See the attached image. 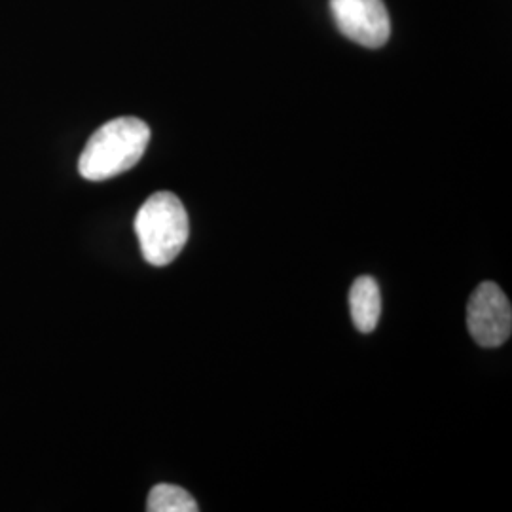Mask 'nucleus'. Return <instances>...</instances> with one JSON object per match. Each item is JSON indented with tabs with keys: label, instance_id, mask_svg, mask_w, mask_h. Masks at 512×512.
I'll return each instance as SVG.
<instances>
[{
	"label": "nucleus",
	"instance_id": "nucleus-3",
	"mask_svg": "<svg viewBox=\"0 0 512 512\" xmlns=\"http://www.w3.org/2000/svg\"><path fill=\"white\" fill-rule=\"evenodd\" d=\"M467 327L473 340L482 348H499L511 338V302L499 285L484 281L471 294L467 306Z\"/></svg>",
	"mask_w": 512,
	"mask_h": 512
},
{
	"label": "nucleus",
	"instance_id": "nucleus-2",
	"mask_svg": "<svg viewBox=\"0 0 512 512\" xmlns=\"http://www.w3.org/2000/svg\"><path fill=\"white\" fill-rule=\"evenodd\" d=\"M135 234L148 264H171L181 255L190 236L188 213L183 202L173 192L152 194L137 211Z\"/></svg>",
	"mask_w": 512,
	"mask_h": 512
},
{
	"label": "nucleus",
	"instance_id": "nucleus-6",
	"mask_svg": "<svg viewBox=\"0 0 512 512\" xmlns=\"http://www.w3.org/2000/svg\"><path fill=\"white\" fill-rule=\"evenodd\" d=\"M148 512H196L200 511L196 499L183 488L173 484H158L150 490Z\"/></svg>",
	"mask_w": 512,
	"mask_h": 512
},
{
	"label": "nucleus",
	"instance_id": "nucleus-4",
	"mask_svg": "<svg viewBox=\"0 0 512 512\" xmlns=\"http://www.w3.org/2000/svg\"><path fill=\"white\" fill-rule=\"evenodd\" d=\"M338 31L365 48H382L391 35L384 0H330Z\"/></svg>",
	"mask_w": 512,
	"mask_h": 512
},
{
	"label": "nucleus",
	"instance_id": "nucleus-1",
	"mask_svg": "<svg viewBox=\"0 0 512 512\" xmlns=\"http://www.w3.org/2000/svg\"><path fill=\"white\" fill-rule=\"evenodd\" d=\"M148 143L150 128L143 120L114 118L90 137L78 160V171L92 183L118 177L141 162Z\"/></svg>",
	"mask_w": 512,
	"mask_h": 512
},
{
	"label": "nucleus",
	"instance_id": "nucleus-5",
	"mask_svg": "<svg viewBox=\"0 0 512 512\" xmlns=\"http://www.w3.org/2000/svg\"><path fill=\"white\" fill-rule=\"evenodd\" d=\"M349 311L359 332L370 334L376 329L382 315V293L374 277L361 275L353 281L349 291Z\"/></svg>",
	"mask_w": 512,
	"mask_h": 512
}]
</instances>
